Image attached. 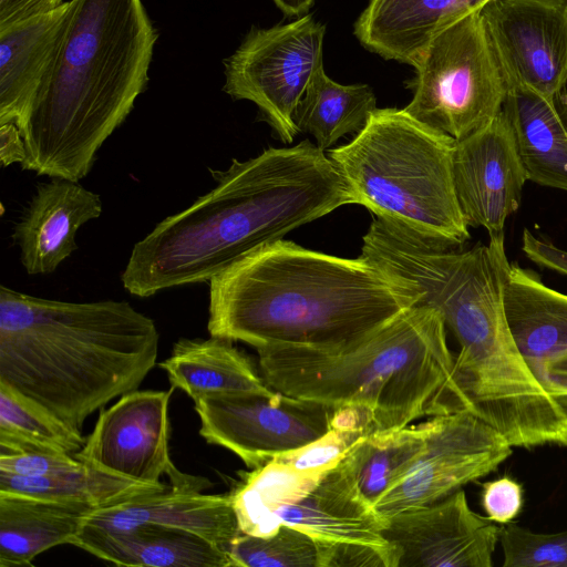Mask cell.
Instances as JSON below:
<instances>
[{"label": "cell", "instance_id": "26", "mask_svg": "<svg viewBox=\"0 0 567 567\" xmlns=\"http://www.w3.org/2000/svg\"><path fill=\"white\" fill-rule=\"evenodd\" d=\"M377 109V97L367 84L342 85L321 68L299 101L292 118L298 132L316 138L324 151L342 136L359 133Z\"/></svg>", "mask_w": 567, "mask_h": 567}, {"label": "cell", "instance_id": "35", "mask_svg": "<svg viewBox=\"0 0 567 567\" xmlns=\"http://www.w3.org/2000/svg\"><path fill=\"white\" fill-rule=\"evenodd\" d=\"M528 364L544 389L567 415V348Z\"/></svg>", "mask_w": 567, "mask_h": 567}, {"label": "cell", "instance_id": "31", "mask_svg": "<svg viewBox=\"0 0 567 567\" xmlns=\"http://www.w3.org/2000/svg\"><path fill=\"white\" fill-rule=\"evenodd\" d=\"M504 567H567V530L535 533L515 522L501 527Z\"/></svg>", "mask_w": 567, "mask_h": 567}, {"label": "cell", "instance_id": "17", "mask_svg": "<svg viewBox=\"0 0 567 567\" xmlns=\"http://www.w3.org/2000/svg\"><path fill=\"white\" fill-rule=\"evenodd\" d=\"M489 0H370L353 32L369 51L413 68L443 29Z\"/></svg>", "mask_w": 567, "mask_h": 567}, {"label": "cell", "instance_id": "36", "mask_svg": "<svg viewBox=\"0 0 567 567\" xmlns=\"http://www.w3.org/2000/svg\"><path fill=\"white\" fill-rule=\"evenodd\" d=\"M522 249L534 264L567 276V250L536 237L527 228L523 231Z\"/></svg>", "mask_w": 567, "mask_h": 567}, {"label": "cell", "instance_id": "19", "mask_svg": "<svg viewBox=\"0 0 567 567\" xmlns=\"http://www.w3.org/2000/svg\"><path fill=\"white\" fill-rule=\"evenodd\" d=\"M72 545L117 566L233 567L228 553L206 538L158 524L117 532L83 525Z\"/></svg>", "mask_w": 567, "mask_h": 567}, {"label": "cell", "instance_id": "39", "mask_svg": "<svg viewBox=\"0 0 567 567\" xmlns=\"http://www.w3.org/2000/svg\"><path fill=\"white\" fill-rule=\"evenodd\" d=\"M288 17H299L306 13L315 0H272Z\"/></svg>", "mask_w": 567, "mask_h": 567}, {"label": "cell", "instance_id": "14", "mask_svg": "<svg viewBox=\"0 0 567 567\" xmlns=\"http://www.w3.org/2000/svg\"><path fill=\"white\" fill-rule=\"evenodd\" d=\"M453 178L467 226L484 228L489 235L503 233L507 218L520 205L528 181L503 111L484 127L456 141Z\"/></svg>", "mask_w": 567, "mask_h": 567}, {"label": "cell", "instance_id": "8", "mask_svg": "<svg viewBox=\"0 0 567 567\" xmlns=\"http://www.w3.org/2000/svg\"><path fill=\"white\" fill-rule=\"evenodd\" d=\"M326 27L306 14L286 24L251 28L224 61V91L247 100L284 144L299 133L292 115L309 83L323 68Z\"/></svg>", "mask_w": 567, "mask_h": 567}, {"label": "cell", "instance_id": "7", "mask_svg": "<svg viewBox=\"0 0 567 567\" xmlns=\"http://www.w3.org/2000/svg\"><path fill=\"white\" fill-rule=\"evenodd\" d=\"M413 97L404 110L456 141L493 121L507 85L486 34L481 10L439 32L414 68Z\"/></svg>", "mask_w": 567, "mask_h": 567}, {"label": "cell", "instance_id": "38", "mask_svg": "<svg viewBox=\"0 0 567 567\" xmlns=\"http://www.w3.org/2000/svg\"><path fill=\"white\" fill-rule=\"evenodd\" d=\"M0 158L3 166L24 159L23 137L16 124L0 125Z\"/></svg>", "mask_w": 567, "mask_h": 567}, {"label": "cell", "instance_id": "1", "mask_svg": "<svg viewBox=\"0 0 567 567\" xmlns=\"http://www.w3.org/2000/svg\"><path fill=\"white\" fill-rule=\"evenodd\" d=\"M216 186L137 241L121 279L137 297L209 281L254 250L352 197L324 151L303 140L212 172Z\"/></svg>", "mask_w": 567, "mask_h": 567}, {"label": "cell", "instance_id": "32", "mask_svg": "<svg viewBox=\"0 0 567 567\" xmlns=\"http://www.w3.org/2000/svg\"><path fill=\"white\" fill-rule=\"evenodd\" d=\"M368 431L336 411L332 427L313 442L275 457L296 471L322 476L334 467Z\"/></svg>", "mask_w": 567, "mask_h": 567}, {"label": "cell", "instance_id": "23", "mask_svg": "<svg viewBox=\"0 0 567 567\" xmlns=\"http://www.w3.org/2000/svg\"><path fill=\"white\" fill-rule=\"evenodd\" d=\"M159 367L172 388L193 401L208 393H275L250 360L224 338L181 339Z\"/></svg>", "mask_w": 567, "mask_h": 567}, {"label": "cell", "instance_id": "10", "mask_svg": "<svg viewBox=\"0 0 567 567\" xmlns=\"http://www.w3.org/2000/svg\"><path fill=\"white\" fill-rule=\"evenodd\" d=\"M426 426L423 450L373 507L383 522L487 476L513 454L499 432L466 410L432 416Z\"/></svg>", "mask_w": 567, "mask_h": 567}, {"label": "cell", "instance_id": "13", "mask_svg": "<svg viewBox=\"0 0 567 567\" xmlns=\"http://www.w3.org/2000/svg\"><path fill=\"white\" fill-rule=\"evenodd\" d=\"M501 527L473 512L460 488L389 517L382 534L398 567H492Z\"/></svg>", "mask_w": 567, "mask_h": 567}, {"label": "cell", "instance_id": "22", "mask_svg": "<svg viewBox=\"0 0 567 567\" xmlns=\"http://www.w3.org/2000/svg\"><path fill=\"white\" fill-rule=\"evenodd\" d=\"M96 509L79 501L0 492V567L32 565L39 554L72 545Z\"/></svg>", "mask_w": 567, "mask_h": 567}, {"label": "cell", "instance_id": "3", "mask_svg": "<svg viewBox=\"0 0 567 567\" xmlns=\"http://www.w3.org/2000/svg\"><path fill=\"white\" fill-rule=\"evenodd\" d=\"M158 346L153 319L127 301L69 302L0 286V383L78 432L140 389Z\"/></svg>", "mask_w": 567, "mask_h": 567}, {"label": "cell", "instance_id": "27", "mask_svg": "<svg viewBox=\"0 0 567 567\" xmlns=\"http://www.w3.org/2000/svg\"><path fill=\"white\" fill-rule=\"evenodd\" d=\"M169 484L132 481L82 462L56 475L31 477L0 471V492L23 493L55 499H71L99 508L166 491Z\"/></svg>", "mask_w": 567, "mask_h": 567}, {"label": "cell", "instance_id": "24", "mask_svg": "<svg viewBox=\"0 0 567 567\" xmlns=\"http://www.w3.org/2000/svg\"><path fill=\"white\" fill-rule=\"evenodd\" d=\"M504 306L527 363L567 348V295L546 286L538 274L511 264Z\"/></svg>", "mask_w": 567, "mask_h": 567}, {"label": "cell", "instance_id": "15", "mask_svg": "<svg viewBox=\"0 0 567 567\" xmlns=\"http://www.w3.org/2000/svg\"><path fill=\"white\" fill-rule=\"evenodd\" d=\"M206 478L192 476L169 484L166 491L94 511L84 525L106 530H127L141 524H158L195 533L227 551L241 534L231 496L204 494Z\"/></svg>", "mask_w": 567, "mask_h": 567}, {"label": "cell", "instance_id": "33", "mask_svg": "<svg viewBox=\"0 0 567 567\" xmlns=\"http://www.w3.org/2000/svg\"><path fill=\"white\" fill-rule=\"evenodd\" d=\"M481 496L486 516L501 526L514 522L523 509L524 488L509 476L485 482Z\"/></svg>", "mask_w": 567, "mask_h": 567}, {"label": "cell", "instance_id": "18", "mask_svg": "<svg viewBox=\"0 0 567 567\" xmlns=\"http://www.w3.org/2000/svg\"><path fill=\"white\" fill-rule=\"evenodd\" d=\"M69 6L65 1L0 29V125L12 123L21 131L56 55Z\"/></svg>", "mask_w": 567, "mask_h": 567}, {"label": "cell", "instance_id": "21", "mask_svg": "<svg viewBox=\"0 0 567 567\" xmlns=\"http://www.w3.org/2000/svg\"><path fill=\"white\" fill-rule=\"evenodd\" d=\"M275 515L281 524L297 527L319 543L369 546L396 554L383 537L385 522L354 496L337 466L308 494L279 507Z\"/></svg>", "mask_w": 567, "mask_h": 567}, {"label": "cell", "instance_id": "25", "mask_svg": "<svg viewBox=\"0 0 567 567\" xmlns=\"http://www.w3.org/2000/svg\"><path fill=\"white\" fill-rule=\"evenodd\" d=\"M426 421L361 436L337 464L354 496L373 509L423 450Z\"/></svg>", "mask_w": 567, "mask_h": 567}, {"label": "cell", "instance_id": "4", "mask_svg": "<svg viewBox=\"0 0 567 567\" xmlns=\"http://www.w3.org/2000/svg\"><path fill=\"white\" fill-rule=\"evenodd\" d=\"M64 32L21 128L23 169L79 182L148 81L157 32L142 0H70Z\"/></svg>", "mask_w": 567, "mask_h": 567}, {"label": "cell", "instance_id": "37", "mask_svg": "<svg viewBox=\"0 0 567 567\" xmlns=\"http://www.w3.org/2000/svg\"><path fill=\"white\" fill-rule=\"evenodd\" d=\"M62 0H0V29L49 12Z\"/></svg>", "mask_w": 567, "mask_h": 567}, {"label": "cell", "instance_id": "28", "mask_svg": "<svg viewBox=\"0 0 567 567\" xmlns=\"http://www.w3.org/2000/svg\"><path fill=\"white\" fill-rule=\"evenodd\" d=\"M320 478L276 458L245 474L230 494L240 532L262 537L275 534L282 525L275 515L276 509L299 501Z\"/></svg>", "mask_w": 567, "mask_h": 567}, {"label": "cell", "instance_id": "6", "mask_svg": "<svg viewBox=\"0 0 567 567\" xmlns=\"http://www.w3.org/2000/svg\"><path fill=\"white\" fill-rule=\"evenodd\" d=\"M456 140L404 109H375L349 143L328 150L353 204L442 248L470 239L453 178Z\"/></svg>", "mask_w": 567, "mask_h": 567}, {"label": "cell", "instance_id": "2", "mask_svg": "<svg viewBox=\"0 0 567 567\" xmlns=\"http://www.w3.org/2000/svg\"><path fill=\"white\" fill-rule=\"evenodd\" d=\"M208 282L210 337L256 350L338 348L420 300L410 284L362 255L343 258L285 239L241 257Z\"/></svg>", "mask_w": 567, "mask_h": 567}, {"label": "cell", "instance_id": "30", "mask_svg": "<svg viewBox=\"0 0 567 567\" xmlns=\"http://www.w3.org/2000/svg\"><path fill=\"white\" fill-rule=\"evenodd\" d=\"M227 553L233 567H321L317 540L286 524L270 536L241 533L230 543Z\"/></svg>", "mask_w": 567, "mask_h": 567}, {"label": "cell", "instance_id": "16", "mask_svg": "<svg viewBox=\"0 0 567 567\" xmlns=\"http://www.w3.org/2000/svg\"><path fill=\"white\" fill-rule=\"evenodd\" d=\"M102 213V200L79 182L53 178L37 186L12 239L29 275H48L76 249L75 235Z\"/></svg>", "mask_w": 567, "mask_h": 567}, {"label": "cell", "instance_id": "29", "mask_svg": "<svg viewBox=\"0 0 567 567\" xmlns=\"http://www.w3.org/2000/svg\"><path fill=\"white\" fill-rule=\"evenodd\" d=\"M85 441L81 432L0 383V455L75 454Z\"/></svg>", "mask_w": 567, "mask_h": 567}, {"label": "cell", "instance_id": "11", "mask_svg": "<svg viewBox=\"0 0 567 567\" xmlns=\"http://www.w3.org/2000/svg\"><path fill=\"white\" fill-rule=\"evenodd\" d=\"M481 16L507 91L567 89V0H489Z\"/></svg>", "mask_w": 567, "mask_h": 567}, {"label": "cell", "instance_id": "9", "mask_svg": "<svg viewBox=\"0 0 567 567\" xmlns=\"http://www.w3.org/2000/svg\"><path fill=\"white\" fill-rule=\"evenodd\" d=\"M199 434L236 454L247 467H261L326 434L336 409L275 391L208 393L198 398Z\"/></svg>", "mask_w": 567, "mask_h": 567}, {"label": "cell", "instance_id": "12", "mask_svg": "<svg viewBox=\"0 0 567 567\" xmlns=\"http://www.w3.org/2000/svg\"><path fill=\"white\" fill-rule=\"evenodd\" d=\"M172 390H135L103 410L78 460L105 472L145 484L181 481L169 455L168 416Z\"/></svg>", "mask_w": 567, "mask_h": 567}, {"label": "cell", "instance_id": "34", "mask_svg": "<svg viewBox=\"0 0 567 567\" xmlns=\"http://www.w3.org/2000/svg\"><path fill=\"white\" fill-rule=\"evenodd\" d=\"M81 463L71 454L25 453L0 455V471L31 477L51 476L66 472Z\"/></svg>", "mask_w": 567, "mask_h": 567}, {"label": "cell", "instance_id": "20", "mask_svg": "<svg viewBox=\"0 0 567 567\" xmlns=\"http://www.w3.org/2000/svg\"><path fill=\"white\" fill-rule=\"evenodd\" d=\"M507 117L528 181L567 192V89L553 96L507 91Z\"/></svg>", "mask_w": 567, "mask_h": 567}, {"label": "cell", "instance_id": "5", "mask_svg": "<svg viewBox=\"0 0 567 567\" xmlns=\"http://www.w3.org/2000/svg\"><path fill=\"white\" fill-rule=\"evenodd\" d=\"M257 352L270 389L334 409L360 410L372 433L468 411L454 375L444 319L427 306L415 305L338 348L267 347Z\"/></svg>", "mask_w": 567, "mask_h": 567}]
</instances>
